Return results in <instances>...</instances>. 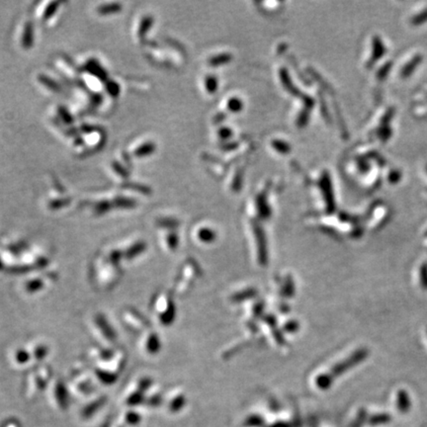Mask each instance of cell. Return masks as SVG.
<instances>
[{
    "label": "cell",
    "mask_w": 427,
    "mask_h": 427,
    "mask_svg": "<svg viewBox=\"0 0 427 427\" xmlns=\"http://www.w3.org/2000/svg\"><path fill=\"white\" fill-rule=\"evenodd\" d=\"M398 409L401 413H409L411 409V400L406 391H399L398 394Z\"/></svg>",
    "instance_id": "cell-1"
},
{
    "label": "cell",
    "mask_w": 427,
    "mask_h": 427,
    "mask_svg": "<svg viewBox=\"0 0 427 427\" xmlns=\"http://www.w3.org/2000/svg\"><path fill=\"white\" fill-rule=\"evenodd\" d=\"M427 20V10L425 11H423L422 13H420V14L416 15L414 18H413V20H412V22H413V24H420V23H422V22H425Z\"/></svg>",
    "instance_id": "cell-4"
},
{
    "label": "cell",
    "mask_w": 427,
    "mask_h": 427,
    "mask_svg": "<svg viewBox=\"0 0 427 427\" xmlns=\"http://www.w3.org/2000/svg\"><path fill=\"white\" fill-rule=\"evenodd\" d=\"M419 59H420V57H416L413 59V61H410L409 64H407L404 68H402V70H401L402 76H408L409 74H411V73H413V71L414 70V68L417 65Z\"/></svg>",
    "instance_id": "cell-3"
},
{
    "label": "cell",
    "mask_w": 427,
    "mask_h": 427,
    "mask_svg": "<svg viewBox=\"0 0 427 427\" xmlns=\"http://www.w3.org/2000/svg\"><path fill=\"white\" fill-rule=\"evenodd\" d=\"M392 420V416L390 414L387 413H380V414H376L374 415L371 420L370 423L372 425H381V424H387L390 423Z\"/></svg>",
    "instance_id": "cell-2"
}]
</instances>
